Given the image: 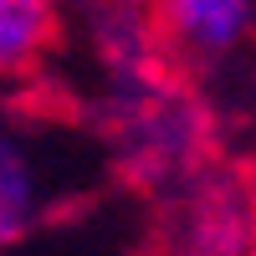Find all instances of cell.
I'll use <instances>...</instances> for the list:
<instances>
[{"label": "cell", "mask_w": 256, "mask_h": 256, "mask_svg": "<svg viewBox=\"0 0 256 256\" xmlns=\"http://www.w3.org/2000/svg\"><path fill=\"white\" fill-rule=\"evenodd\" d=\"M62 0H0V77L36 82L62 46Z\"/></svg>", "instance_id": "277c9868"}, {"label": "cell", "mask_w": 256, "mask_h": 256, "mask_svg": "<svg viewBox=\"0 0 256 256\" xmlns=\"http://www.w3.org/2000/svg\"><path fill=\"white\" fill-rule=\"evenodd\" d=\"M148 20L164 56L195 77L241 46L256 26V0H148Z\"/></svg>", "instance_id": "6da1fadb"}, {"label": "cell", "mask_w": 256, "mask_h": 256, "mask_svg": "<svg viewBox=\"0 0 256 256\" xmlns=\"http://www.w3.org/2000/svg\"><path fill=\"white\" fill-rule=\"evenodd\" d=\"M36 159H41V148L26 134L0 128V251L20 246L52 216L56 190L46 180V164H36Z\"/></svg>", "instance_id": "3957f363"}, {"label": "cell", "mask_w": 256, "mask_h": 256, "mask_svg": "<svg viewBox=\"0 0 256 256\" xmlns=\"http://www.w3.org/2000/svg\"><path fill=\"white\" fill-rule=\"evenodd\" d=\"M241 256H256V164H251V220H246V251Z\"/></svg>", "instance_id": "5b68a950"}, {"label": "cell", "mask_w": 256, "mask_h": 256, "mask_svg": "<svg viewBox=\"0 0 256 256\" xmlns=\"http://www.w3.org/2000/svg\"><path fill=\"white\" fill-rule=\"evenodd\" d=\"M251 220V169H200L180 200L184 256H241Z\"/></svg>", "instance_id": "7a4b0ae2"}]
</instances>
